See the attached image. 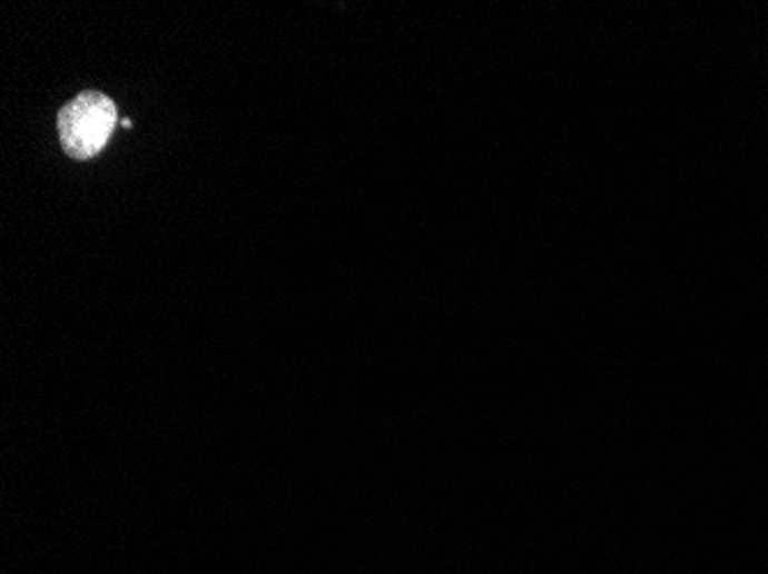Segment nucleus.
<instances>
[{
	"label": "nucleus",
	"mask_w": 768,
	"mask_h": 574,
	"mask_svg": "<svg viewBox=\"0 0 768 574\" xmlns=\"http://www.w3.org/2000/svg\"><path fill=\"white\" fill-rule=\"evenodd\" d=\"M116 125L118 109L114 99L97 90H86L67 101L58 113L60 146L72 159H90L107 146Z\"/></svg>",
	"instance_id": "obj_1"
},
{
	"label": "nucleus",
	"mask_w": 768,
	"mask_h": 574,
	"mask_svg": "<svg viewBox=\"0 0 768 574\" xmlns=\"http://www.w3.org/2000/svg\"><path fill=\"white\" fill-rule=\"evenodd\" d=\"M120 125H122V127H127V129H129V127H131V120H125V118H122V120H120Z\"/></svg>",
	"instance_id": "obj_2"
}]
</instances>
